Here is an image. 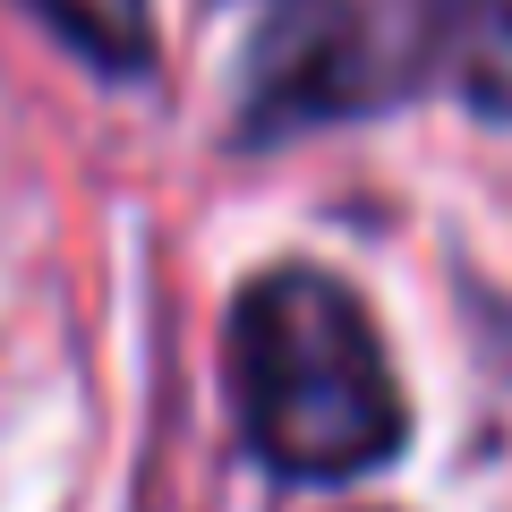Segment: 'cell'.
Instances as JSON below:
<instances>
[{
  "label": "cell",
  "instance_id": "6da1fadb",
  "mask_svg": "<svg viewBox=\"0 0 512 512\" xmlns=\"http://www.w3.org/2000/svg\"><path fill=\"white\" fill-rule=\"evenodd\" d=\"M231 393L256 461L282 478H359L410 444V410L376 325L316 265H282L239 291Z\"/></svg>",
  "mask_w": 512,
  "mask_h": 512
},
{
  "label": "cell",
  "instance_id": "7a4b0ae2",
  "mask_svg": "<svg viewBox=\"0 0 512 512\" xmlns=\"http://www.w3.org/2000/svg\"><path fill=\"white\" fill-rule=\"evenodd\" d=\"M410 86H453L470 111L512 120V0H402Z\"/></svg>",
  "mask_w": 512,
  "mask_h": 512
},
{
  "label": "cell",
  "instance_id": "3957f363",
  "mask_svg": "<svg viewBox=\"0 0 512 512\" xmlns=\"http://www.w3.org/2000/svg\"><path fill=\"white\" fill-rule=\"evenodd\" d=\"M43 26H52L69 52H86L94 69L137 77L154 60V9L146 0H26Z\"/></svg>",
  "mask_w": 512,
  "mask_h": 512
}]
</instances>
